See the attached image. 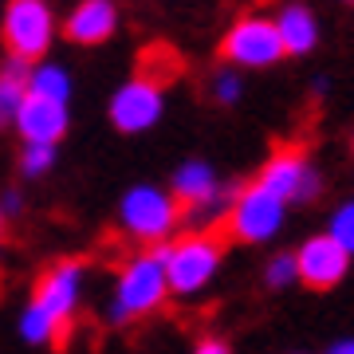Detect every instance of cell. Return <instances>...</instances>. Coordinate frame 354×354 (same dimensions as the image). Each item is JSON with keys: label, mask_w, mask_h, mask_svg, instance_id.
I'll use <instances>...</instances> for the list:
<instances>
[{"label": "cell", "mask_w": 354, "mask_h": 354, "mask_svg": "<svg viewBox=\"0 0 354 354\" xmlns=\"http://www.w3.org/2000/svg\"><path fill=\"white\" fill-rule=\"evenodd\" d=\"M216 189H221V177H216V169L209 162H201V158L181 162L174 169V181H169V193L177 197V205H189V209L205 205Z\"/></svg>", "instance_id": "14"}, {"label": "cell", "mask_w": 354, "mask_h": 354, "mask_svg": "<svg viewBox=\"0 0 354 354\" xmlns=\"http://www.w3.org/2000/svg\"><path fill=\"white\" fill-rule=\"evenodd\" d=\"M181 221V205L162 185H130L118 201V225L127 228V236L142 244H162Z\"/></svg>", "instance_id": "3"}, {"label": "cell", "mask_w": 354, "mask_h": 354, "mask_svg": "<svg viewBox=\"0 0 354 354\" xmlns=\"http://www.w3.org/2000/svg\"><path fill=\"white\" fill-rule=\"evenodd\" d=\"M209 91H213V99L221 102V106H236L241 102V95H244V79H241V71L228 64V67H221L213 75V83H209Z\"/></svg>", "instance_id": "19"}, {"label": "cell", "mask_w": 354, "mask_h": 354, "mask_svg": "<svg viewBox=\"0 0 354 354\" xmlns=\"http://www.w3.org/2000/svg\"><path fill=\"white\" fill-rule=\"evenodd\" d=\"M0 232H4V213H0Z\"/></svg>", "instance_id": "25"}, {"label": "cell", "mask_w": 354, "mask_h": 354, "mask_svg": "<svg viewBox=\"0 0 354 354\" xmlns=\"http://www.w3.org/2000/svg\"><path fill=\"white\" fill-rule=\"evenodd\" d=\"M59 32L75 48H99V44H106L118 32V4L114 0H79L75 8L64 16Z\"/></svg>", "instance_id": "12"}, {"label": "cell", "mask_w": 354, "mask_h": 354, "mask_svg": "<svg viewBox=\"0 0 354 354\" xmlns=\"http://www.w3.org/2000/svg\"><path fill=\"white\" fill-rule=\"evenodd\" d=\"M162 114H165V91L150 75L127 79L106 102V118L118 134H146L162 122Z\"/></svg>", "instance_id": "6"}, {"label": "cell", "mask_w": 354, "mask_h": 354, "mask_svg": "<svg viewBox=\"0 0 354 354\" xmlns=\"http://www.w3.org/2000/svg\"><path fill=\"white\" fill-rule=\"evenodd\" d=\"M0 39L8 55L20 59H44L55 39V12L48 0H8L0 12Z\"/></svg>", "instance_id": "4"}, {"label": "cell", "mask_w": 354, "mask_h": 354, "mask_svg": "<svg viewBox=\"0 0 354 354\" xmlns=\"http://www.w3.org/2000/svg\"><path fill=\"white\" fill-rule=\"evenodd\" d=\"M327 354H354V339H339V342H330Z\"/></svg>", "instance_id": "24"}, {"label": "cell", "mask_w": 354, "mask_h": 354, "mask_svg": "<svg viewBox=\"0 0 354 354\" xmlns=\"http://www.w3.org/2000/svg\"><path fill=\"white\" fill-rule=\"evenodd\" d=\"M327 236H335V241L346 248V252L354 256V201L339 205L335 213H330V228H327Z\"/></svg>", "instance_id": "20"}, {"label": "cell", "mask_w": 354, "mask_h": 354, "mask_svg": "<svg viewBox=\"0 0 354 354\" xmlns=\"http://www.w3.org/2000/svg\"><path fill=\"white\" fill-rule=\"evenodd\" d=\"M276 32H279V44H283V55H307V51H315L319 44V20L315 12L307 8V4H283L276 16Z\"/></svg>", "instance_id": "13"}, {"label": "cell", "mask_w": 354, "mask_h": 354, "mask_svg": "<svg viewBox=\"0 0 354 354\" xmlns=\"http://www.w3.org/2000/svg\"><path fill=\"white\" fill-rule=\"evenodd\" d=\"M12 130L20 134V142H64V134L71 130V102H55L44 95H24L20 111L12 118Z\"/></svg>", "instance_id": "10"}, {"label": "cell", "mask_w": 354, "mask_h": 354, "mask_svg": "<svg viewBox=\"0 0 354 354\" xmlns=\"http://www.w3.org/2000/svg\"><path fill=\"white\" fill-rule=\"evenodd\" d=\"M79 299H83V264H79V260H64V264L48 268L44 279H39L36 295H32V304H36L51 323H59V327L75 315Z\"/></svg>", "instance_id": "9"}, {"label": "cell", "mask_w": 354, "mask_h": 354, "mask_svg": "<svg viewBox=\"0 0 354 354\" xmlns=\"http://www.w3.org/2000/svg\"><path fill=\"white\" fill-rule=\"evenodd\" d=\"M342 4H354V0H342Z\"/></svg>", "instance_id": "26"}, {"label": "cell", "mask_w": 354, "mask_h": 354, "mask_svg": "<svg viewBox=\"0 0 354 354\" xmlns=\"http://www.w3.org/2000/svg\"><path fill=\"white\" fill-rule=\"evenodd\" d=\"M55 330H59V323H51V319L44 315L36 304H28L24 311H20V339H24V342L44 346V342L55 339Z\"/></svg>", "instance_id": "18"}, {"label": "cell", "mask_w": 354, "mask_h": 354, "mask_svg": "<svg viewBox=\"0 0 354 354\" xmlns=\"http://www.w3.org/2000/svg\"><path fill=\"white\" fill-rule=\"evenodd\" d=\"M169 295V283H165V264H162V244L150 248V252H138L134 260L122 264L118 279H114V295L106 304V319L111 323H130V319H142L158 311Z\"/></svg>", "instance_id": "1"}, {"label": "cell", "mask_w": 354, "mask_h": 354, "mask_svg": "<svg viewBox=\"0 0 354 354\" xmlns=\"http://www.w3.org/2000/svg\"><path fill=\"white\" fill-rule=\"evenodd\" d=\"M221 51H225V59L232 67H256V71L283 59V44H279L272 16H244V20H236L228 28Z\"/></svg>", "instance_id": "7"}, {"label": "cell", "mask_w": 354, "mask_h": 354, "mask_svg": "<svg viewBox=\"0 0 354 354\" xmlns=\"http://www.w3.org/2000/svg\"><path fill=\"white\" fill-rule=\"evenodd\" d=\"M28 71H32V59L4 55V64H0V127H12L16 111L28 95Z\"/></svg>", "instance_id": "15"}, {"label": "cell", "mask_w": 354, "mask_h": 354, "mask_svg": "<svg viewBox=\"0 0 354 354\" xmlns=\"http://www.w3.org/2000/svg\"><path fill=\"white\" fill-rule=\"evenodd\" d=\"M256 181H260L264 189H272L276 197H283V201H315L319 189H323L315 165L307 162L304 153H295V150L272 153Z\"/></svg>", "instance_id": "8"}, {"label": "cell", "mask_w": 354, "mask_h": 354, "mask_svg": "<svg viewBox=\"0 0 354 354\" xmlns=\"http://www.w3.org/2000/svg\"><path fill=\"white\" fill-rule=\"evenodd\" d=\"M346 268H351V252L327 232L304 241V248L295 252V272H299V279L307 288H319V291L335 288L346 276Z\"/></svg>", "instance_id": "11"}, {"label": "cell", "mask_w": 354, "mask_h": 354, "mask_svg": "<svg viewBox=\"0 0 354 354\" xmlns=\"http://www.w3.org/2000/svg\"><path fill=\"white\" fill-rule=\"evenodd\" d=\"M283 213H288V201L264 189L260 181H252L228 205V232L244 244H264L283 228Z\"/></svg>", "instance_id": "5"}, {"label": "cell", "mask_w": 354, "mask_h": 354, "mask_svg": "<svg viewBox=\"0 0 354 354\" xmlns=\"http://www.w3.org/2000/svg\"><path fill=\"white\" fill-rule=\"evenodd\" d=\"M221 241L213 232H193L174 244H162V264H165V283L169 295H197L213 283L216 268H221Z\"/></svg>", "instance_id": "2"}, {"label": "cell", "mask_w": 354, "mask_h": 354, "mask_svg": "<svg viewBox=\"0 0 354 354\" xmlns=\"http://www.w3.org/2000/svg\"><path fill=\"white\" fill-rule=\"evenodd\" d=\"M264 279H268V288H288V283H295L299 279V272H295V256L291 252H279V256H272L268 260V268H264Z\"/></svg>", "instance_id": "21"}, {"label": "cell", "mask_w": 354, "mask_h": 354, "mask_svg": "<svg viewBox=\"0 0 354 354\" xmlns=\"http://www.w3.org/2000/svg\"><path fill=\"white\" fill-rule=\"evenodd\" d=\"M193 354H232V351H228V346H225L221 339H205V342H201V346H197Z\"/></svg>", "instance_id": "23"}, {"label": "cell", "mask_w": 354, "mask_h": 354, "mask_svg": "<svg viewBox=\"0 0 354 354\" xmlns=\"http://www.w3.org/2000/svg\"><path fill=\"white\" fill-rule=\"evenodd\" d=\"M20 209H24V197H20L16 189H4V193H0V213H4V216H16Z\"/></svg>", "instance_id": "22"}, {"label": "cell", "mask_w": 354, "mask_h": 354, "mask_svg": "<svg viewBox=\"0 0 354 354\" xmlns=\"http://www.w3.org/2000/svg\"><path fill=\"white\" fill-rule=\"evenodd\" d=\"M71 71L64 64H51V59H36L32 71H28V95H44V99L55 102H71Z\"/></svg>", "instance_id": "16"}, {"label": "cell", "mask_w": 354, "mask_h": 354, "mask_svg": "<svg viewBox=\"0 0 354 354\" xmlns=\"http://www.w3.org/2000/svg\"><path fill=\"white\" fill-rule=\"evenodd\" d=\"M55 158H59L55 142H24V146H20V174L44 177V174L55 169Z\"/></svg>", "instance_id": "17"}]
</instances>
